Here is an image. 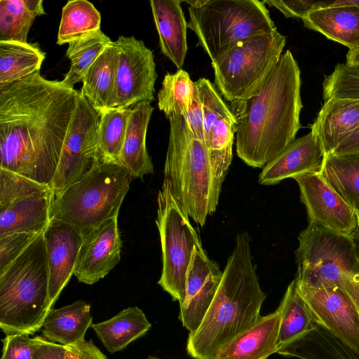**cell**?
<instances>
[{
	"label": "cell",
	"instance_id": "obj_25",
	"mask_svg": "<svg viewBox=\"0 0 359 359\" xmlns=\"http://www.w3.org/2000/svg\"><path fill=\"white\" fill-rule=\"evenodd\" d=\"M153 111V107L148 102L131 107L121 161L122 166L135 178H142L154 172V165L146 146L147 132Z\"/></svg>",
	"mask_w": 359,
	"mask_h": 359
},
{
	"label": "cell",
	"instance_id": "obj_30",
	"mask_svg": "<svg viewBox=\"0 0 359 359\" xmlns=\"http://www.w3.org/2000/svg\"><path fill=\"white\" fill-rule=\"evenodd\" d=\"M319 173L353 210H359V152L324 156Z\"/></svg>",
	"mask_w": 359,
	"mask_h": 359
},
{
	"label": "cell",
	"instance_id": "obj_10",
	"mask_svg": "<svg viewBox=\"0 0 359 359\" xmlns=\"http://www.w3.org/2000/svg\"><path fill=\"white\" fill-rule=\"evenodd\" d=\"M157 225L162 250L163 268L158 284L180 305L185 299L186 276L196 246L201 245L189 217L172 196L163 180L158 191Z\"/></svg>",
	"mask_w": 359,
	"mask_h": 359
},
{
	"label": "cell",
	"instance_id": "obj_39",
	"mask_svg": "<svg viewBox=\"0 0 359 359\" xmlns=\"http://www.w3.org/2000/svg\"><path fill=\"white\" fill-rule=\"evenodd\" d=\"M41 234L22 232L0 236V273L16 259Z\"/></svg>",
	"mask_w": 359,
	"mask_h": 359
},
{
	"label": "cell",
	"instance_id": "obj_3",
	"mask_svg": "<svg viewBox=\"0 0 359 359\" xmlns=\"http://www.w3.org/2000/svg\"><path fill=\"white\" fill-rule=\"evenodd\" d=\"M266 297L249 234L238 233L215 298L198 330L189 334L187 353L194 359H215L221 347L258 322Z\"/></svg>",
	"mask_w": 359,
	"mask_h": 359
},
{
	"label": "cell",
	"instance_id": "obj_37",
	"mask_svg": "<svg viewBox=\"0 0 359 359\" xmlns=\"http://www.w3.org/2000/svg\"><path fill=\"white\" fill-rule=\"evenodd\" d=\"M324 101L330 99L359 100V66L338 64L323 82Z\"/></svg>",
	"mask_w": 359,
	"mask_h": 359
},
{
	"label": "cell",
	"instance_id": "obj_29",
	"mask_svg": "<svg viewBox=\"0 0 359 359\" xmlns=\"http://www.w3.org/2000/svg\"><path fill=\"white\" fill-rule=\"evenodd\" d=\"M276 311L280 314L278 349L299 339L318 325L311 309L298 292L295 279L287 286Z\"/></svg>",
	"mask_w": 359,
	"mask_h": 359
},
{
	"label": "cell",
	"instance_id": "obj_7",
	"mask_svg": "<svg viewBox=\"0 0 359 359\" xmlns=\"http://www.w3.org/2000/svg\"><path fill=\"white\" fill-rule=\"evenodd\" d=\"M132 178L123 166L97 162L81 180L54 196L50 219L64 222L86 236L118 215Z\"/></svg>",
	"mask_w": 359,
	"mask_h": 359
},
{
	"label": "cell",
	"instance_id": "obj_34",
	"mask_svg": "<svg viewBox=\"0 0 359 359\" xmlns=\"http://www.w3.org/2000/svg\"><path fill=\"white\" fill-rule=\"evenodd\" d=\"M111 42L101 29L70 41L66 52L71 61L70 69L62 83L74 88V84L82 81L87 70Z\"/></svg>",
	"mask_w": 359,
	"mask_h": 359
},
{
	"label": "cell",
	"instance_id": "obj_46",
	"mask_svg": "<svg viewBox=\"0 0 359 359\" xmlns=\"http://www.w3.org/2000/svg\"><path fill=\"white\" fill-rule=\"evenodd\" d=\"M329 5H348L355 6L359 9V0H329L327 6Z\"/></svg>",
	"mask_w": 359,
	"mask_h": 359
},
{
	"label": "cell",
	"instance_id": "obj_24",
	"mask_svg": "<svg viewBox=\"0 0 359 359\" xmlns=\"http://www.w3.org/2000/svg\"><path fill=\"white\" fill-rule=\"evenodd\" d=\"M308 29L318 32L349 50L359 48V9L348 5H329L303 18Z\"/></svg>",
	"mask_w": 359,
	"mask_h": 359
},
{
	"label": "cell",
	"instance_id": "obj_19",
	"mask_svg": "<svg viewBox=\"0 0 359 359\" xmlns=\"http://www.w3.org/2000/svg\"><path fill=\"white\" fill-rule=\"evenodd\" d=\"M323 158L321 145L310 132L295 140L266 164L259 175V182L262 185H273L285 179L320 172Z\"/></svg>",
	"mask_w": 359,
	"mask_h": 359
},
{
	"label": "cell",
	"instance_id": "obj_38",
	"mask_svg": "<svg viewBox=\"0 0 359 359\" xmlns=\"http://www.w3.org/2000/svg\"><path fill=\"white\" fill-rule=\"evenodd\" d=\"M44 339L39 335L33 338L22 334L6 335L1 359H32Z\"/></svg>",
	"mask_w": 359,
	"mask_h": 359
},
{
	"label": "cell",
	"instance_id": "obj_26",
	"mask_svg": "<svg viewBox=\"0 0 359 359\" xmlns=\"http://www.w3.org/2000/svg\"><path fill=\"white\" fill-rule=\"evenodd\" d=\"M92 324L90 305L78 300L62 308L50 309L41 332L47 340L68 346L84 340Z\"/></svg>",
	"mask_w": 359,
	"mask_h": 359
},
{
	"label": "cell",
	"instance_id": "obj_20",
	"mask_svg": "<svg viewBox=\"0 0 359 359\" xmlns=\"http://www.w3.org/2000/svg\"><path fill=\"white\" fill-rule=\"evenodd\" d=\"M358 125L359 100L330 99L324 101L311 132L325 156L332 153Z\"/></svg>",
	"mask_w": 359,
	"mask_h": 359
},
{
	"label": "cell",
	"instance_id": "obj_35",
	"mask_svg": "<svg viewBox=\"0 0 359 359\" xmlns=\"http://www.w3.org/2000/svg\"><path fill=\"white\" fill-rule=\"evenodd\" d=\"M101 15L92 3L86 0L69 1L62 8L57 44L100 29Z\"/></svg>",
	"mask_w": 359,
	"mask_h": 359
},
{
	"label": "cell",
	"instance_id": "obj_41",
	"mask_svg": "<svg viewBox=\"0 0 359 359\" xmlns=\"http://www.w3.org/2000/svg\"><path fill=\"white\" fill-rule=\"evenodd\" d=\"M65 346L64 359H108L93 343L92 339L89 341L84 339Z\"/></svg>",
	"mask_w": 359,
	"mask_h": 359
},
{
	"label": "cell",
	"instance_id": "obj_47",
	"mask_svg": "<svg viewBox=\"0 0 359 359\" xmlns=\"http://www.w3.org/2000/svg\"><path fill=\"white\" fill-rule=\"evenodd\" d=\"M357 215V226L355 231L351 234V237L355 241H359V210L356 211Z\"/></svg>",
	"mask_w": 359,
	"mask_h": 359
},
{
	"label": "cell",
	"instance_id": "obj_28",
	"mask_svg": "<svg viewBox=\"0 0 359 359\" xmlns=\"http://www.w3.org/2000/svg\"><path fill=\"white\" fill-rule=\"evenodd\" d=\"M276 353L299 359H359L353 350L320 325Z\"/></svg>",
	"mask_w": 359,
	"mask_h": 359
},
{
	"label": "cell",
	"instance_id": "obj_40",
	"mask_svg": "<svg viewBox=\"0 0 359 359\" xmlns=\"http://www.w3.org/2000/svg\"><path fill=\"white\" fill-rule=\"evenodd\" d=\"M262 1L264 4L278 9L285 18L302 19L313 11L327 7L329 0H265Z\"/></svg>",
	"mask_w": 359,
	"mask_h": 359
},
{
	"label": "cell",
	"instance_id": "obj_43",
	"mask_svg": "<svg viewBox=\"0 0 359 359\" xmlns=\"http://www.w3.org/2000/svg\"><path fill=\"white\" fill-rule=\"evenodd\" d=\"M66 346L46 338L32 359H64Z\"/></svg>",
	"mask_w": 359,
	"mask_h": 359
},
{
	"label": "cell",
	"instance_id": "obj_31",
	"mask_svg": "<svg viewBox=\"0 0 359 359\" xmlns=\"http://www.w3.org/2000/svg\"><path fill=\"white\" fill-rule=\"evenodd\" d=\"M45 58L37 43L0 41V86L40 71Z\"/></svg>",
	"mask_w": 359,
	"mask_h": 359
},
{
	"label": "cell",
	"instance_id": "obj_1",
	"mask_svg": "<svg viewBox=\"0 0 359 359\" xmlns=\"http://www.w3.org/2000/svg\"><path fill=\"white\" fill-rule=\"evenodd\" d=\"M80 92L40 71L0 86V168L48 185Z\"/></svg>",
	"mask_w": 359,
	"mask_h": 359
},
{
	"label": "cell",
	"instance_id": "obj_15",
	"mask_svg": "<svg viewBox=\"0 0 359 359\" xmlns=\"http://www.w3.org/2000/svg\"><path fill=\"white\" fill-rule=\"evenodd\" d=\"M296 283L318 325L359 355V307L351 297L339 287L312 288Z\"/></svg>",
	"mask_w": 359,
	"mask_h": 359
},
{
	"label": "cell",
	"instance_id": "obj_14",
	"mask_svg": "<svg viewBox=\"0 0 359 359\" xmlns=\"http://www.w3.org/2000/svg\"><path fill=\"white\" fill-rule=\"evenodd\" d=\"M119 51L114 108H131L153 102L157 78L152 51L142 40L120 36L114 41Z\"/></svg>",
	"mask_w": 359,
	"mask_h": 359
},
{
	"label": "cell",
	"instance_id": "obj_6",
	"mask_svg": "<svg viewBox=\"0 0 359 359\" xmlns=\"http://www.w3.org/2000/svg\"><path fill=\"white\" fill-rule=\"evenodd\" d=\"M298 240L297 283L312 288L339 287L359 307L356 241L311 222Z\"/></svg>",
	"mask_w": 359,
	"mask_h": 359
},
{
	"label": "cell",
	"instance_id": "obj_4",
	"mask_svg": "<svg viewBox=\"0 0 359 359\" xmlns=\"http://www.w3.org/2000/svg\"><path fill=\"white\" fill-rule=\"evenodd\" d=\"M164 165V181L180 206L203 226L216 210L214 176L204 141L195 137L184 116L172 114Z\"/></svg>",
	"mask_w": 359,
	"mask_h": 359
},
{
	"label": "cell",
	"instance_id": "obj_21",
	"mask_svg": "<svg viewBox=\"0 0 359 359\" xmlns=\"http://www.w3.org/2000/svg\"><path fill=\"white\" fill-rule=\"evenodd\" d=\"M149 3L161 51L178 69H182L188 50V26L182 1L151 0Z\"/></svg>",
	"mask_w": 359,
	"mask_h": 359
},
{
	"label": "cell",
	"instance_id": "obj_42",
	"mask_svg": "<svg viewBox=\"0 0 359 359\" xmlns=\"http://www.w3.org/2000/svg\"><path fill=\"white\" fill-rule=\"evenodd\" d=\"M185 118L195 137L204 141L203 111L195 83L191 103Z\"/></svg>",
	"mask_w": 359,
	"mask_h": 359
},
{
	"label": "cell",
	"instance_id": "obj_2",
	"mask_svg": "<svg viewBox=\"0 0 359 359\" xmlns=\"http://www.w3.org/2000/svg\"><path fill=\"white\" fill-rule=\"evenodd\" d=\"M301 75L287 50L273 67L259 92L239 106L236 150L248 165L264 168L294 140L301 128Z\"/></svg>",
	"mask_w": 359,
	"mask_h": 359
},
{
	"label": "cell",
	"instance_id": "obj_12",
	"mask_svg": "<svg viewBox=\"0 0 359 359\" xmlns=\"http://www.w3.org/2000/svg\"><path fill=\"white\" fill-rule=\"evenodd\" d=\"M99 123L100 113L79 94L55 173L48 184L55 197L61 196L100 162Z\"/></svg>",
	"mask_w": 359,
	"mask_h": 359
},
{
	"label": "cell",
	"instance_id": "obj_44",
	"mask_svg": "<svg viewBox=\"0 0 359 359\" xmlns=\"http://www.w3.org/2000/svg\"><path fill=\"white\" fill-rule=\"evenodd\" d=\"M353 152H359V125L337 145L331 154H341Z\"/></svg>",
	"mask_w": 359,
	"mask_h": 359
},
{
	"label": "cell",
	"instance_id": "obj_27",
	"mask_svg": "<svg viewBox=\"0 0 359 359\" xmlns=\"http://www.w3.org/2000/svg\"><path fill=\"white\" fill-rule=\"evenodd\" d=\"M151 324L137 306L126 308L112 318L92 324L91 327L110 353L123 350L131 342L144 336Z\"/></svg>",
	"mask_w": 359,
	"mask_h": 359
},
{
	"label": "cell",
	"instance_id": "obj_8",
	"mask_svg": "<svg viewBox=\"0 0 359 359\" xmlns=\"http://www.w3.org/2000/svg\"><path fill=\"white\" fill-rule=\"evenodd\" d=\"M189 4L188 27L197 45L214 60L236 43L270 34L277 28L269 10L259 0H195Z\"/></svg>",
	"mask_w": 359,
	"mask_h": 359
},
{
	"label": "cell",
	"instance_id": "obj_33",
	"mask_svg": "<svg viewBox=\"0 0 359 359\" xmlns=\"http://www.w3.org/2000/svg\"><path fill=\"white\" fill-rule=\"evenodd\" d=\"M131 108H111L100 114L98 151L101 163L122 166L121 154Z\"/></svg>",
	"mask_w": 359,
	"mask_h": 359
},
{
	"label": "cell",
	"instance_id": "obj_23",
	"mask_svg": "<svg viewBox=\"0 0 359 359\" xmlns=\"http://www.w3.org/2000/svg\"><path fill=\"white\" fill-rule=\"evenodd\" d=\"M119 51L114 41L107 46L87 70L80 94L100 114L114 108Z\"/></svg>",
	"mask_w": 359,
	"mask_h": 359
},
{
	"label": "cell",
	"instance_id": "obj_5",
	"mask_svg": "<svg viewBox=\"0 0 359 359\" xmlns=\"http://www.w3.org/2000/svg\"><path fill=\"white\" fill-rule=\"evenodd\" d=\"M50 310L43 233L0 273V328L6 335H32Z\"/></svg>",
	"mask_w": 359,
	"mask_h": 359
},
{
	"label": "cell",
	"instance_id": "obj_16",
	"mask_svg": "<svg viewBox=\"0 0 359 359\" xmlns=\"http://www.w3.org/2000/svg\"><path fill=\"white\" fill-rule=\"evenodd\" d=\"M300 191L309 222L330 231L351 236L357 226L356 212L323 178L319 172L294 178Z\"/></svg>",
	"mask_w": 359,
	"mask_h": 359
},
{
	"label": "cell",
	"instance_id": "obj_36",
	"mask_svg": "<svg viewBox=\"0 0 359 359\" xmlns=\"http://www.w3.org/2000/svg\"><path fill=\"white\" fill-rule=\"evenodd\" d=\"M194 82L182 69L175 73H167L158 93V107L167 118L172 115L186 116L191 103Z\"/></svg>",
	"mask_w": 359,
	"mask_h": 359
},
{
	"label": "cell",
	"instance_id": "obj_11",
	"mask_svg": "<svg viewBox=\"0 0 359 359\" xmlns=\"http://www.w3.org/2000/svg\"><path fill=\"white\" fill-rule=\"evenodd\" d=\"M53 199L48 185L0 168V236L43 233L50 222Z\"/></svg>",
	"mask_w": 359,
	"mask_h": 359
},
{
	"label": "cell",
	"instance_id": "obj_45",
	"mask_svg": "<svg viewBox=\"0 0 359 359\" xmlns=\"http://www.w3.org/2000/svg\"><path fill=\"white\" fill-rule=\"evenodd\" d=\"M345 63L349 66H359V48L348 51Z\"/></svg>",
	"mask_w": 359,
	"mask_h": 359
},
{
	"label": "cell",
	"instance_id": "obj_17",
	"mask_svg": "<svg viewBox=\"0 0 359 359\" xmlns=\"http://www.w3.org/2000/svg\"><path fill=\"white\" fill-rule=\"evenodd\" d=\"M118 215L83 237L74 272L79 282L93 285L119 263L122 242L118 228Z\"/></svg>",
	"mask_w": 359,
	"mask_h": 359
},
{
	"label": "cell",
	"instance_id": "obj_22",
	"mask_svg": "<svg viewBox=\"0 0 359 359\" xmlns=\"http://www.w3.org/2000/svg\"><path fill=\"white\" fill-rule=\"evenodd\" d=\"M280 314L276 310L225 344L215 359H267L278 351Z\"/></svg>",
	"mask_w": 359,
	"mask_h": 359
},
{
	"label": "cell",
	"instance_id": "obj_48",
	"mask_svg": "<svg viewBox=\"0 0 359 359\" xmlns=\"http://www.w3.org/2000/svg\"><path fill=\"white\" fill-rule=\"evenodd\" d=\"M147 359H161V358L154 356V355H149V356H148V358Z\"/></svg>",
	"mask_w": 359,
	"mask_h": 359
},
{
	"label": "cell",
	"instance_id": "obj_9",
	"mask_svg": "<svg viewBox=\"0 0 359 359\" xmlns=\"http://www.w3.org/2000/svg\"><path fill=\"white\" fill-rule=\"evenodd\" d=\"M286 37L276 29L243 40L212 61L214 85L229 103L257 95L278 62Z\"/></svg>",
	"mask_w": 359,
	"mask_h": 359
},
{
	"label": "cell",
	"instance_id": "obj_18",
	"mask_svg": "<svg viewBox=\"0 0 359 359\" xmlns=\"http://www.w3.org/2000/svg\"><path fill=\"white\" fill-rule=\"evenodd\" d=\"M48 268L50 309L74 272L83 236L64 222L50 219L43 232Z\"/></svg>",
	"mask_w": 359,
	"mask_h": 359
},
{
	"label": "cell",
	"instance_id": "obj_32",
	"mask_svg": "<svg viewBox=\"0 0 359 359\" xmlns=\"http://www.w3.org/2000/svg\"><path fill=\"white\" fill-rule=\"evenodd\" d=\"M44 14L42 0H0V41L27 42L35 18Z\"/></svg>",
	"mask_w": 359,
	"mask_h": 359
},
{
	"label": "cell",
	"instance_id": "obj_49",
	"mask_svg": "<svg viewBox=\"0 0 359 359\" xmlns=\"http://www.w3.org/2000/svg\"><path fill=\"white\" fill-rule=\"evenodd\" d=\"M358 242H359V241H358ZM357 252H358V260H359V243H357Z\"/></svg>",
	"mask_w": 359,
	"mask_h": 359
},
{
	"label": "cell",
	"instance_id": "obj_13",
	"mask_svg": "<svg viewBox=\"0 0 359 359\" xmlns=\"http://www.w3.org/2000/svg\"><path fill=\"white\" fill-rule=\"evenodd\" d=\"M194 83L203 107L204 142L213 170L215 196L219 201L222 185L232 160L237 119L208 79L201 78Z\"/></svg>",
	"mask_w": 359,
	"mask_h": 359
}]
</instances>
